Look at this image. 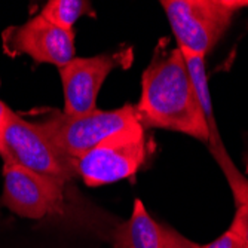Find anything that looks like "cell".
I'll list each match as a JSON object with an SVG mask.
<instances>
[{"instance_id": "6da1fadb", "label": "cell", "mask_w": 248, "mask_h": 248, "mask_svg": "<svg viewBox=\"0 0 248 248\" xmlns=\"http://www.w3.org/2000/svg\"><path fill=\"white\" fill-rule=\"evenodd\" d=\"M139 122L146 128L182 132L210 144V128L198 103L183 54L165 42L155 49L141 76V97L135 106Z\"/></svg>"}, {"instance_id": "7a4b0ae2", "label": "cell", "mask_w": 248, "mask_h": 248, "mask_svg": "<svg viewBox=\"0 0 248 248\" xmlns=\"http://www.w3.org/2000/svg\"><path fill=\"white\" fill-rule=\"evenodd\" d=\"M0 156L3 164L26 168L62 186L78 177L76 161L65 156L37 124L26 121L15 111H11L0 139Z\"/></svg>"}, {"instance_id": "3957f363", "label": "cell", "mask_w": 248, "mask_h": 248, "mask_svg": "<svg viewBox=\"0 0 248 248\" xmlns=\"http://www.w3.org/2000/svg\"><path fill=\"white\" fill-rule=\"evenodd\" d=\"M49 140L70 159L78 161L106 139L139 124L134 104L115 110H94L80 116H69L62 111L52 113L36 122Z\"/></svg>"}, {"instance_id": "277c9868", "label": "cell", "mask_w": 248, "mask_h": 248, "mask_svg": "<svg viewBox=\"0 0 248 248\" xmlns=\"http://www.w3.org/2000/svg\"><path fill=\"white\" fill-rule=\"evenodd\" d=\"M177 48L207 55L239 11L235 0H162Z\"/></svg>"}, {"instance_id": "5b68a950", "label": "cell", "mask_w": 248, "mask_h": 248, "mask_svg": "<svg viewBox=\"0 0 248 248\" xmlns=\"http://www.w3.org/2000/svg\"><path fill=\"white\" fill-rule=\"evenodd\" d=\"M149 155L146 129L139 122L101 141L75 162L76 174L89 187L116 183L137 174Z\"/></svg>"}, {"instance_id": "8992f818", "label": "cell", "mask_w": 248, "mask_h": 248, "mask_svg": "<svg viewBox=\"0 0 248 248\" xmlns=\"http://www.w3.org/2000/svg\"><path fill=\"white\" fill-rule=\"evenodd\" d=\"M132 49H121L95 57L73 58L60 70L64 89V110L69 116H80L97 110L98 93L107 76L118 67H128Z\"/></svg>"}, {"instance_id": "52a82bcc", "label": "cell", "mask_w": 248, "mask_h": 248, "mask_svg": "<svg viewBox=\"0 0 248 248\" xmlns=\"http://www.w3.org/2000/svg\"><path fill=\"white\" fill-rule=\"evenodd\" d=\"M2 205L19 217L42 220L62 214L64 186L14 164H3Z\"/></svg>"}, {"instance_id": "ba28073f", "label": "cell", "mask_w": 248, "mask_h": 248, "mask_svg": "<svg viewBox=\"0 0 248 248\" xmlns=\"http://www.w3.org/2000/svg\"><path fill=\"white\" fill-rule=\"evenodd\" d=\"M5 51L11 55L24 54L36 62L52 64L61 69L75 58V33L65 31L40 14L29 19L26 24L9 27L3 34Z\"/></svg>"}, {"instance_id": "9c48e42d", "label": "cell", "mask_w": 248, "mask_h": 248, "mask_svg": "<svg viewBox=\"0 0 248 248\" xmlns=\"http://www.w3.org/2000/svg\"><path fill=\"white\" fill-rule=\"evenodd\" d=\"M210 149L228 180L235 201V216L229 231L248 245V178L236 168L221 139L210 141Z\"/></svg>"}, {"instance_id": "30bf717a", "label": "cell", "mask_w": 248, "mask_h": 248, "mask_svg": "<svg viewBox=\"0 0 248 248\" xmlns=\"http://www.w3.org/2000/svg\"><path fill=\"white\" fill-rule=\"evenodd\" d=\"M115 248H162V228L147 213L143 201L135 199L129 218L113 235Z\"/></svg>"}, {"instance_id": "8fae6325", "label": "cell", "mask_w": 248, "mask_h": 248, "mask_svg": "<svg viewBox=\"0 0 248 248\" xmlns=\"http://www.w3.org/2000/svg\"><path fill=\"white\" fill-rule=\"evenodd\" d=\"M182 54L186 62V69H187L190 82L195 89L198 103L201 106V110H202V113H204V118L210 128V141L218 140L220 134H218V128L216 124V118H214L213 100L210 95V86H208V78H207V69H205V57L192 54L187 51H182Z\"/></svg>"}, {"instance_id": "7c38bea8", "label": "cell", "mask_w": 248, "mask_h": 248, "mask_svg": "<svg viewBox=\"0 0 248 248\" xmlns=\"http://www.w3.org/2000/svg\"><path fill=\"white\" fill-rule=\"evenodd\" d=\"M85 14L94 15V11L91 3L83 0H49L40 12L51 24L65 31H73L76 21Z\"/></svg>"}, {"instance_id": "4fadbf2b", "label": "cell", "mask_w": 248, "mask_h": 248, "mask_svg": "<svg viewBox=\"0 0 248 248\" xmlns=\"http://www.w3.org/2000/svg\"><path fill=\"white\" fill-rule=\"evenodd\" d=\"M162 228V248H202V245L187 239L175 229L161 224Z\"/></svg>"}, {"instance_id": "5bb4252c", "label": "cell", "mask_w": 248, "mask_h": 248, "mask_svg": "<svg viewBox=\"0 0 248 248\" xmlns=\"http://www.w3.org/2000/svg\"><path fill=\"white\" fill-rule=\"evenodd\" d=\"M202 248H248V245L235 233H232L231 231H226L217 239L202 245Z\"/></svg>"}, {"instance_id": "9a60e30c", "label": "cell", "mask_w": 248, "mask_h": 248, "mask_svg": "<svg viewBox=\"0 0 248 248\" xmlns=\"http://www.w3.org/2000/svg\"><path fill=\"white\" fill-rule=\"evenodd\" d=\"M11 108L0 100V139H2V134L5 131V126H6V122L9 119V115H11Z\"/></svg>"}]
</instances>
